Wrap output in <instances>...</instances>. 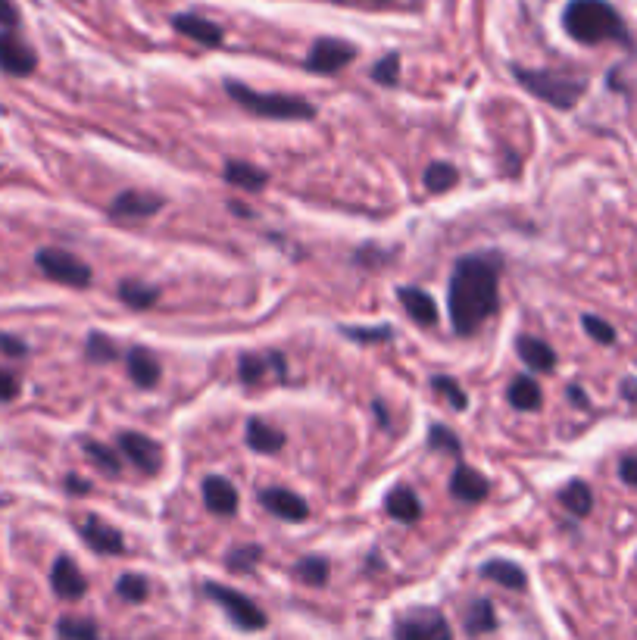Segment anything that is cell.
<instances>
[{"label":"cell","instance_id":"6da1fadb","mask_svg":"<svg viewBox=\"0 0 637 640\" xmlns=\"http://www.w3.org/2000/svg\"><path fill=\"white\" fill-rule=\"evenodd\" d=\"M497 288L500 275L497 266L484 256H466L456 263L450 275V294H447V310L450 322L460 335H472L481 328V322L497 310Z\"/></svg>","mask_w":637,"mask_h":640},{"label":"cell","instance_id":"7a4b0ae2","mask_svg":"<svg viewBox=\"0 0 637 640\" xmlns=\"http://www.w3.org/2000/svg\"><path fill=\"white\" fill-rule=\"evenodd\" d=\"M563 29L578 44H603V41H622L628 44V29L619 10L606 0H569L563 13Z\"/></svg>","mask_w":637,"mask_h":640},{"label":"cell","instance_id":"3957f363","mask_svg":"<svg viewBox=\"0 0 637 640\" xmlns=\"http://www.w3.org/2000/svg\"><path fill=\"white\" fill-rule=\"evenodd\" d=\"M228 97L235 100L238 107L250 110L253 116H266V119H313V104H307L303 97H291V94H260L241 82H228L225 85Z\"/></svg>","mask_w":637,"mask_h":640},{"label":"cell","instance_id":"277c9868","mask_svg":"<svg viewBox=\"0 0 637 640\" xmlns=\"http://www.w3.org/2000/svg\"><path fill=\"white\" fill-rule=\"evenodd\" d=\"M516 79L519 85H525L534 97H541L544 104L569 110L575 107L581 94H584V79H575V75H563V72H547V69H522L516 66Z\"/></svg>","mask_w":637,"mask_h":640},{"label":"cell","instance_id":"5b68a950","mask_svg":"<svg viewBox=\"0 0 637 640\" xmlns=\"http://www.w3.org/2000/svg\"><path fill=\"white\" fill-rule=\"evenodd\" d=\"M38 269L50 278V281H60V285H69V288H85L91 285V266L82 263L79 256H72L60 247H44L38 256H35Z\"/></svg>","mask_w":637,"mask_h":640},{"label":"cell","instance_id":"8992f818","mask_svg":"<svg viewBox=\"0 0 637 640\" xmlns=\"http://www.w3.org/2000/svg\"><path fill=\"white\" fill-rule=\"evenodd\" d=\"M203 591H207L225 612H228V619H232L238 628H244V631H260V628H266V612L253 603L250 597H244V594H238V591H232V587H225V584H203Z\"/></svg>","mask_w":637,"mask_h":640},{"label":"cell","instance_id":"52a82bcc","mask_svg":"<svg viewBox=\"0 0 637 640\" xmlns=\"http://www.w3.org/2000/svg\"><path fill=\"white\" fill-rule=\"evenodd\" d=\"M394 640H453V631L441 612L416 609L394 625Z\"/></svg>","mask_w":637,"mask_h":640},{"label":"cell","instance_id":"ba28073f","mask_svg":"<svg viewBox=\"0 0 637 640\" xmlns=\"http://www.w3.org/2000/svg\"><path fill=\"white\" fill-rule=\"evenodd\" d=\"M356 57V47L338 38H319L310 47V57H307V69L319 72V75H335L338 69H344L347 63H353Z\"/></svg>","mask_w":637,"mask_h":640},{"label":"cell","instance_id":"9c48e42d","mask_svg":"<svg viewBox=\"0 0 637 640\" xmlns=\"http://www.w3.org/2000/svg\"><path fill=\"white\" fill-rule=\"evenodd\" d=\"M119 450L129 456L144 475H157L160 466H163V447L154 438H147V434L122 431L119 434Z\"/></svg>","mask_w":637,"mask_h":640},{"label":"cell","instance_id":"30bf717a","mask_svg":"<svg viewBox=\"0 0 637 640\" xmlns=\"http://www.w3.org/2000/svg\"><path fill=\"white\" fill-rule=\"evenodd\" d=\"M35 66H38V57L29 44L10 32L0 35V69L7 75H32Z\"/></svg>","mask_w":637,"mask_h":640},{"label":"cell","instance_id":"8fae6325","mask_svg":"<svg viewBox=\"0 0 637 640\" xmlns=\"http://www.w3.org/2000/svg\"><path fill=\"white\" fill-rule=\"evenodd\" d=\"M163 210V197L157 194H141V191H122L116 200H113V207H110V216L113 219H150V216H157Z\"/></svg>","mask_w":637,"mask_h":640},{"label":"cell","instance_id":"7c38bea8","mask_svg":"<svg viewBox=\"0 0 637 640\" xmlns=\"http://www.w3.org/2000/svg\"><path fill=\"white\" fill-rule=\"evenodd\" d=\"M263 506L272 512V516L285 519V522H303L310 516V506L307 500H303L300 494L294 491H285V488H272V491H263Z\"/></svg>","mask_w":637,"mask_h":640},{"label":"cell","instance_id":"4fadbf2b","mask_svg":"<svg viewBox=\"0 0 637 640\" xmlns=\"http://www.w3.org/2000/svg\"><path fill=\"white\" fill-rule=\"evenodd\" d=\"M172 25H175V32H182L185 38H191L203 47H219L225 41V32L219 29V25L197 16V13H178L172 19Z\"/></svg>","mask_w":637,"mask_h":640},{"label":"cell","instance_id":"5bb4252c","mask_svg":"<svg viewBox=\"0 0 637 640\" xmlns=\"http://www.w3.org/2000/svg\"><path fill=\"white\" fill-rule=\"evenodd\" d=\"M82 537L88 541V547L94 553H104V556H119L125 550V541H122V534L116 528H110L104 519H97V516H88L82 522Z\"/></svg>","mask_w":637,"mask_h":640},{"label":"cell","instance_id":"9a60e30c","mask_svg":"<svg viewBox=\"0 0 637 640\" xmlns=\"http://www.w3.org/2000/svg\"><path fill=\"white\" fill-rule=\"evenodd\" d=\"M50 584H54L57 597H63V600H79V597L85 594V587H88L85 575L79 572V566H75V559H69V556H60V559L54 562V572H50Z\"/></svg>","mask_w":637,"mask_h":640},{"label":"cell","instance_id":"2e32d148","mask_svg":"<svg viewBox=\"0 0 637 640\" xmlns=\"http://www.w3.org/2000/svg\"><path fill=\"white\" fill-rule=\"evenodd\" d=\"M203 500H207L210 512H216V516H232V512L238 509V491L235 484L228 478H207L203 481Z\"/></svg>","mask_w":637,"mask_h":640},{"label":"cell","instance_id":"e0dca14e","mask_svg":"<svg viewBox=\"0 0 637 640\" xmlns=\"http://www.w3.org/2000/svg\"><path fill=\"white\" fill-rule=\"evenodd\" d=\"M516 350H519V356H522V363L531 369V372H553V366H556V353H553V347L550 344H544L541 338H519L516 341Z\"/></svg>","mask_w":637,"mask_h":640},{"label":"cell","instance_id":"ac0fdd59","mask_svg":"<svg viewBox=\"0 0 637 640\" xmlns=\"http://www.w3.org/2000/svg\"><path fill=\"white\" fill-rule=\"evenodd\" d=\"M247 447L257 450V453H278V450L285 447V434L278 431V428H272L269 422L253 416L247 422Z\"/></svg>","mask_w":637,"mask_h":640},{"label":"cell","instance_id":"d6986e66","mask_svg":"<svg viewBox=\"0 0 637 640\" xmlns=\"http://www.w3.org/2000/svg\"><path fill=\"white\" fill-rule=\"evenodd\" d=\"M450 491H453V497L469 500V503H478V500L488 497V481H484L481 472H475V469H469V466H460V469L453 472Z\"/></svg>","mask_w":637,"mask_h":640},{"label":"cell","instance_id":"ffe728a7","mask_svg":"<svg viewBox=\"0 0 637 640\" xmlns=\"http://www.w3.org/2000/svg\"><path fill=\"white\" fill-rule=\"evenodd\" d=\"M400 303H403V310L410 313L413 322H419V325H435L438 322V306H435V300H431L425 291H419V288H400Z\"/></svg>","mask_w":637,"mask_h":640},{"label":"cell","instance_id":"44dd1931","mask_svg":"<svg viewBox=\"0 0 637 640\" xmlns=\"http://www.w3.org/2000/svg\"><path fill=\"white\" fill-rule=\"evenodd\" d=\"M129 372H132L138 388H154V384L160 381V363L147 347H132L129 350Z\"/></svg>","mask_w":637,"mask_h":640},{"label":"cell","instance_id":"7402d4cb","mask_svg":"<svg viewBox=\"0 0 637 640\" xmlns=\"http://www.w3.org/2000/svg\"><path fill=\"white\" fill-rule=\"evenodd\" d=\"M385 506H388V512H391L397 522H406V525L419 522V516H422V503H419V497L410 488H394L388 494Z\"/></svg>","mask_w":637,"mask_h":640},{"label":"cell","instance_id":"603a6c76","mask_svg":"<svg viewBox=\"0 0 637 640\" xmlns=\"http://www.w3.org/2000/svg\"><path fill=\"white\" fill-rule=\"evenodd\" d=\"M225 182L235 185V188H244V191H260L269 182V172L250 166V163H228L225 166Z\"/></svg>","mask_w":637,"mask_h":640},{"label":"cell","instance_id":"cb8c5ba5","mask_svg":"<svg viewBox=\"0 0 637 640\" xmlns=\"http://www.w3.org/2000/svg\"><path fill=\"white\" fill-rule=\"evenodd\" d=\"M497 628V612H494V603L491 600H472L469 609H466V631L469 634H488Z\"/></svg>","mask_w":637,"mask_h":640},{"label":"cell","instance_id":"d4e9b609","mask_svg":"<svg viewBox=\"0 0 637 640\" xmlns=\"http://www.w3.org/2000/svg\"><path fill=\"white\" fill-rule=\"evenodd\" d=\"M484 578H491L503 587H525V572L516 566V562H509V559H491V562H484V569H481Z\"/></svg>","mask_w":637,"mask_h":640},{"label":"cell","instance_id":"484cf974","mask_svg":"<svg viewBox=\"0 0 637 640\" xmlns=\"http://www.w3.org/2000/svg\"><path fill=\"white\" fill-rule=\"evenodd\" d=\"M541 388L538 381L528 378V375H519L513 384H509V403H513L516 409H538L541 406Z\"/></svg>","mask_w":637,"mask_h":640},{"label":"cell","instance_id":"4316f807","mask_svg":"<svg viewBox=\"0 0 637 640\" xmlns=\"http://www.w3.org/2000/svg\"><path fill=\"white\" fill-rule=\"evenodd\" d=\"M85 453H88V459L104 475L116 478L122 472V459H119L116 447H107V444H100V441H85Z\"/></svg>","mask_w":637,"mask_h":640},{"label":"cell","instance_id":"83f0119b","mask_svg":"<svg viewBox=\"0 0 637 640\" xmlns=\"http://www.w3.org/2000/svg\"><path fill=\"white\" fill-rule=\"evenodd\" d=\"M559 500H563V506L572 512V516H588L591 506H594V497H591V488L584 481H572L569 488H563V494H559Z\"/></svg>","mask_w":637,"mask_h":640},{"label":"cell","instance_id":"f1b7e54d","mask_svg":"<svg viewBox=\"0 0 637 640\" xmlns=\"http://www.w3.org/2000/svg\"><path fill=\"white\" fill-rule=\"evenodd\" d=\"M157 297H160L157 288H147V285H141V281H122V285H119V300L135 306V310H147V306H154Z\"/></svg>","mask_w":637,"mask_h":640},{"label":"cell","instance_id":"f546056e","mask_svg":"<svg viewBox=\"0 0 637 640\" xmlns=\"http://www.w3.org/2000/svg\"><path fill=\"white\" fill-rule=\"evenodd\" d=\"M294 578L303 581V584H325L328 581V559L325 556H307V559H300L297 566H294Z\"/></svg>","mask_w":637,"mask_h":640},{"label":"cell","instance_id":"4dcf8cb0","mask_svg":"<svg viewBox=\"0 0 637 640\" xmlns=\"http://www.w3.org/2000/svg\"><path fill=\"white\" fill-rule=\"evenodd\" d=\"M57 634L63 640H100V631L91 619H72V616L57 622Z\"/></svg>","mask_w":637,"mask_h":640},{"label":"cell","instance_id":"1f68e13d","mask_svg":"<svg viewBox=\"0 0 637 640\" xmlns=\"http://www.w3.org/2000/svg\"><path fill=\"white\" fill-rule=\"evenodd\" d=\"M456 178L460 175H456V169L450 163H431L425 169V188L431 194H441V191H450L456 185Z\"/></svg>","mask_w":637,"mask_h":640},{"label":"cell","instance_id":"d6a6232c","mask_svg":"<svg viewBox=\"0 0 637 640\" xmlns=\"http://www.w3.org/2000/svg\"><path fill=\"white\" fill-rule=\"evenodd\" d=\"M116 594L125 600V603H144L147 600V594H150V584L141 578V575H122L119 581H116Z\"/></svg>","mask_w":637,"mask_h":640},{"label":"cell","instance_id":"836d02e7","mask_svg":"<svg viewBox=\"0 0 637 640\" xmlns=\"http://www.w3.org/2000/svg\"><path fill=\"white\" fill-rule=\"evenodd\" d=\"M260 556H263V550L257 547V544H247V547H235L232 553H228V569L232 572H253V566H257L260 562Z\"/></svg>","mask_w":637,"mask_h":640},{"label":"cell","instance_id":"e575fe53","mask_svg":"<svg viewBox=\"0 0 637 640\" xmlns=\"http://www.w3.org/2000/svg\"><path fill=\"white\" fill-rule=\"evenodd\" d=\"M88 356L94 363H113L119 356V347L107 335H97V331H94V335L88 338Z\"/></svg>","mask_w":637,"mask_h":640},{"label":"cell","instance_id":"d590c367","mask_svg":"<svg viewBox=\"0 0 637 640\" xmlns=\"http://www.w3.org/2000/svg\"><path fill=\"white\" fill-rule=\"evenodd\" d=\"M397 75H400V57H397V54L381 57V60L372 66V79H375L378 85H394Z\"/></svg>","mask_w":637,"mask_h":640},{"label":"cell","instance_id":"8d00e7d4","mask_svg":"<svg viewBox=\"0 0 637 640\" xmlns=\"http://www.w3.org/2000/svg\"><path fill=\"white\" fill-rule=\"evenodd\" d=\"M238 369H241V381L257 384V381L266 375V360H263V356L244 353V356H241V363H238Z\"/></svg>","mask_w":637,"mask_h":640},{"label":"cell","instance_id":"74e56055","mask_svg":"<svg viewBox=\"0 0 637 640\" xmlns=\"http://www.w3.org/2000/svg\"><path fill=\"white\" fill-rule=\"evenodd\" d=\"M581 322H584V331H588V335H591L594 341H600V344H613V341H616L613 325L603 322L600 316H584Z\"/></svg>","mask_w":637,"mask_h":640},{"label":"cell","instance_id":"f35d334b","mask_svg":"<svg viewBox=\"0 0 637 640\" xmlns=\"http://www.w3.org/2000/svg\"><path fill=\"white\" fill-rule=\"evenodd\" d=\"M435 391H441L453 409H466V406H469L466 394L460 391V384H456L453 378H435Z\"/></svg>","mask_w":637,"mask_h":640},{"label":"cell","instance_id":"ab89813d","mask_svg":"<svg viewBox=\"0 0 637 640\" xmlns=\"http://www.w3.org/2000/svg\"><path fill=\"white\" fill-rule=\"evenodd\" d=\"M19 391H22V381L16 378V372L0 369V403L16 400V397H19Z\"/></svg>","mask_w":637,"mask_h":640},{"label":"cell","instance_id":"60d3db41","mask_svg":"<svg viewBox=\"0 0 637 640\" xmlns=\"http://www.w3.org/2000/svg\"><path fill=\"white\" fill-rule=\"evenodd\" d=\"M431 444H435L438 450H450V453H460V441H456V434L444 425H435L431 428Z\"/></svg>","mask_w":637,"mask_h":640},{"label":"cell","instance_id":"b9f144b4","mask_svg":"<svg viewBox=\"0 0 637 640\" xmlns=\"http://www.w3.org/2000/svg\"><path fill=\"white\" fill-rule=\"evenodd\" d=\"M347 335L356 338V341H388L391 328H378V331H372V328H347Z\"/></svg>","mask_w":637,"mask_h":640},{"label":"cell","instance_id":"7bdbcfd3","mask_svg":"<svg viewBox=\"0 0 637 640\" xmlns=\"http://www.w3.org/2000/svg\"><path fill=\"white\" fill-rule=\"evenodd\" d=\"M0 353L4 356H25L29 350H25V344L13 335H0Z\"/></svg>","mask_w":637,"mask_h":640},{"label":"cell","instance_id":"ee69618b","mask_svg":"<svg viewBox=\"0 0 637 640\" xmlns=\"http://www.w3.org/2000/svg\"><path fill=\"white\" fill-rule=\"evenodd\" d=\"M619 475L625 484H631V488H637V456H625L619 463Z\"/></svg>","mask_w":637,"mask_h":640},{"label":"cell","instance_id":"f6af8a7d","mask_svg":"<svg viewBox=\"0 0 637 640\" xmlns=\"http://www.w3.org/2000/svg\"><path fill=\"white\" fill-rule=\"evenodd\" d=\"M19 22V13L13 7V0H0V25H7V29H13V25Z\"/></svg>","mask_w":637,"mask_h":640},{"label":"cell","instance_id":"bcb514c9","mask_svg":"<svg viewBox=\"0 0 637 640\" xmlns=\"http://www.w3.org/2000/svg\"><path fill=\"white\" fill-rule=\"evenodd\" d=\"M569 397H572L578 406H588V397H584V391H581V388H569Z\"/></svg>","mask_w":637,"mask_h":640},{"label":"cell","instance_id":"7dc6e473","mask_svg":"<svg viewBox=\"0 0 637 640\" xmlns=\"http://www.w3.org/2000/svg\"><path fill=\"white\" fill-rule=\"evenodd\" d=\"M622 388H625L628 400H634V403H637V381H625V384H622Z\"/></svg>","mask_w":637,"mask_h":640},{"label":"cell","instance_id":"c3c4849f","mask_svg":"<svg viewBox=\"0 0 637 640\" xmlns=\"http://www.w3.org/2000/svg\"><path fill=\"white\" fill-rule=\"evenodd\" d=\"M69 488H72V491H82V494H85V491H88V484H85V481H75V478H69Z\"/></svg>","mask_w":637,"mask_h":640}]
</instances>
